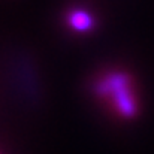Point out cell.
I'll list each match as a JSON object with an SVG mask.
<instances>
[{
    "label": "cell",
    "mask_w": 154,
    "mask_h": 154,
    "mask_svg": "<svg viewBox=\"0 0 154 154\" xmlns=\"http://www.w3.org/2000/svg\"><path fill=\"white\" fill-rule=\"evenodd\" d=\"M97 91L100 94H111L117 108L126 114L132 115L135 111V103L129 91V78L123 73H111L97 84Z\"/></svg>",
    "instance_id": "6da1fadb"
},
{
    "label": "cell",
    "mask_w": 154,
    "mask_h": 154,
    "mask_svg": "<svg viewBox=\"0 0 154 154\" xmlns=\"http://www.w3.org/2000/svg\"><path fill=\"white\" fill-rule=\"evenodd\" d=\"M67 23H69V26H70L73 30H76V32H88V30L93 27V24H94L91 15H90L88 12L82 11V9H75V11H72V12L67 15Z\"/></svg>",
    "instance_id": "7a4b0ae2"
}]
</instances>
